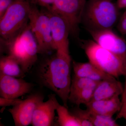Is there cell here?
Segmentation results:
<instances>
[{
    "instance_id": "cell-22",
    "label": "cell",
    "mask_w": 126,
    "mask_h": 126,
    "mask_svg": "<svg viewBox=\"0 0 126 126\" xmlns=\"http://www.w3.org/2000/svg\"><path fill=\"white\" fill-rule=\"evenodd\" d=\"M121 99V108L117 115L116 119L123 118L126 120V76L125 79L124 90L122 94Z\"/></svg>"
},
{
    "instance_id": "cell-25",
    "label": "cell",
    "mask_w": 126,
    "mask_h": 126,
    "mask_svg": "<svg viewBox=\"0 0 126 126\" xmlns=\"http://www.w3.org/2000/svg\"><path fill=\"white\" fill-rule=\"evenodd\" d=\"M31 4L39 5L44 8H50L55 0H27Z\"/></svg>"
},
{
    "instance_id": "cell-10",
    "label": "cell",
    "mask_w": 126,
    "mask_h": 126,
    "mask_svg": "<svg viewBox=\"0 0 126 126\" xmlns=\"http://www.w3.org/2000/svg\"><path fill=\"white\" fill-rule=\"evenodd\" d=\"M41 94H35L30 95L21 102L8 109L16 126H26L31 124L34 110L37 106L44 101Z\"/></svg>"
},
{
    "instance_id": "cell-21",
    "label": "cell",
    "mask_w": 126,
    "mask_h": 126,
    "mask_svg": "<svg viewBox=\"0 0 126 126\" xmlns=\"http://www.w3.org/2000/svg\"><path fill=\"white\" fill-rule=\"evenodd\" d=\"M70 112L75 117L81 126H93L92 123L89 120L88 110H82L79 107L73 109Z\"/></svg>"
},
{
    "instance_id": "cell-14",
    "label": "cell",
    "mask_w": 126,
    "mask_h": 126,
    "mask_svg": "<svg viewBox=\"0 0 126 126\" xmlns=\"http://www.w3.org/2000/svg\"><path fill=\"white\" fill-rule=\"evenodd\" d=\"M85 105L90 112L112 117L120 110L121 102L117 96L109 99L91 101Z\"/></svg>"
},
{
    "instance_id": "cell-5",
    "label": "cell",
    "mask_w": 126,
    "mask_h": 126,
    "mask_svg": "<svg viewBox=\"0 0 126 126\" xmlns=\"http://www.w3.org/2000/svg\"><path fill=\"white\" fill-rule=\"evenodd\" d=\"M83 46L89 62L116 78L126 76V65L121 59L100 46L94 40L84 42Z\"/></svg>"
},
{
    "instance_id": "cell-28",
    "label": "cell",
    "mask_w": 126,
    "mask_h": 126,
    "mask_svg": "<svg viewBox=\"0 0 126 126\" xmlns=\"http://www.w3.org/2000/svg\"><path fill=\"white\" fill-rule=\"evenodd\" d=\"M110 0L112 1V0Z\"/></svg>"
},
{
    "instance_id": "cell-18",
    "label": "cell",
    "mask_w": 126,
    "mask_h": 126,
    "mask_svg": "<svg viewBox=\"0 0 126 126\" xmlns=\"http://www.w3.org/2000/svg\"><path fill=\"white\" fill-rule=\"evenodd\" d=\"M95 88L96 87L84 88L74 92L70 93L68 101L78 107H79L81 104L86 105L91 101Z\"/></svg>"
},
{
    "instance_id": "cell-17",
    "label": "cell",
    "mask_w": 126,
    "mask_h": 126,
    "mask_svg": "<svg viewBox=\"0 0 126 126\" xmlns=\"http://www.w3.org/2000/svg\"><path fill=\"white\" fill-rule=\"evenodd\" d=\"M56 110L58 114L57 123L60 126H81L75 117L71 114L67 108L61 106L56 100Z\"/></svg>"
},
{
    "instance_id": "cell-4",
    "label": "cell",
    "mask_w": 126,
    "mask_h": 126,
    "mask_svg": "<svg viewBox=\"0 0 126 126\" xmlns=\"http://www.w3.org/2000/svg\"><path fill=\"white\" fill-rule=\"evenodd\" d=\"M31 4L27 0H16L0 18L1 42L10 41L29 24Z\"/></svg>"
},
{
    "instance_id": "cell-24",
    "label": "cell",
    "mask_w": 126,
    "mask_h": 126,
    "mask_svg": "<svg viewBox=\"0 0 126 126\" xmlns=\"http://www.w3.org/2000/svg\"><path fill=\"white\" fill-rule=\"evenodd\" d=\"M16 0H0V18L4 15L7 9Z\"/></svg>"
},
{
    "instance_id": "cell-11",
    "label": "cell",
    "mask_w": 126,
    "mask_h": 126,
    "mask_svg": "<svg viewBox=\"0 0 126 126\" xmlns=\"http://www.w3.org/2000/svg\"><path fill=\"white\" fill-rule=\"evenodd\" d=\"M33 84L22 78H15L0 72V95L9 99H15L31 92Z\"/></svg>"
},
{
    "instance_id": "cell-2",
    "label": "cell",
    "mask_w": 126,
    "mask_h": 126,
    "mask_svg": "<svg viewBox=\"0 0 126 126\" xmlns=\"http://www.w3.org/2000/svg\"><path fill=\"white\" fill-rule=\"evenodd\" d=\"M2 43L1 51L15 59L25 74L37 61L38 44L29 24L15 38L8 42Z\"/></svg>"
},
{
    "instance_id": "cell-1",
    "label": "cell",
    "mask_w": 126,
    "mask_h": 126,
    "mask_svg": "<svg viewBox=\"0 0 126 126\" xmlns=\"http://www.w3.org/2000/svg\"><path fill=\"white\" fill-rule=\"evenodd\" d=\"M71 62L69 54L56 51L42 63L38 72L42 84L57 94L66 107L72 82Z\"/></svg>"
},
{
    "instance_id": "cell-26",
    "label": "cell",
    "mask_w": 126,
    "mask_h": 126,
    "mask_svg": "<svg viewBox=\"0 0 126 126\" xmlns=\"http://www.w3.org/2000/svg\"><path fill=\"white\" fill-rule=\"evenodd\" d=\"M117 28L120 33L126 35V11L120 18L118 23Z\"/></svg>"
},
{
    "instance_id": "cell-23",
    "label": "cell",
    "mask_w": 126,
    "mask_h": 126,
    "mask_svg": "<svg viewBox=\"0 0 126 126\" xmlns=\"http://www.w3.org/2000/svg\"><path fill=\"white\" fill-rule=\"evenodd\" d=\"M23 101L19 98L9 99L1 97H0V106L6 107L7 106H16Z\"/></svg>"
},
{
    "instance_id": "cell-15",
    "label": "cell",
    "mask_w": 126,
    "mask_h": 126,
    "mask_svg": "<svg viewBox=\"0 0 126 126\" xmlns=\"http://www.w3.org/2000/svg\"><path fill=\"white\" fill-rule=\"evenodd\" d=\"M73 68L75 76L98 82L113 77L100 70L90 62L81 63L74 61Z\"/></svg>"
},
{
    "instance_id": "cell-6",
    "label": "cell",
    "mask_w": 126,
    "mask_h": 126,
    "mask_svg": "<svg viewBox=\"0 0 126 126\" xmlns=\"http://www.w3.org/2000/svg\"><path fill=\"white\" fill-rule=\"evenodd\" d=\"M29 24L37 41L38 54H46L56 50L49 18L43 9L40 10L36 5L31 4Z\"/></svg>"
},
{
    "instance_id": "cell-20",
    "label": "cell",
    "mask_w": 126,
    "mask_h": 126,
    "mask_svg": "<svg viewBox=\"0 0 126 126\" xmlns=\"http://www.w3.org/2000/svg\"><path fill=\"white\" fill-rule=\"evenodd\" d=\"M99 82L87 78L77 77L74 75L72 79L70 93L74 92L84 88L96 87Z\"/></svg>"
},
{
    "instance_id": "cell-27",
    "label": "cell",
    "mask_w": 126,
    "mask_h": 126,
    "mask_svg": "<svg viewBox=\"0 0 126 126\" xmlns=\"http://www.w3.org/2000/svg\"><path fill=\"white\" fill-rule=\"evenodd\" d=\"M116 5L119 9L126 8V0H117Z\"/></svg>"
},
{
    "instance_id": "cell-8",
    "label": "cell",
    "mask_w": 126,
    "mask_h": 126,
    "mask_svg": "<svg viewBox=\"0 0 126 126\" xmlns=\"http://www.w3.org/2000/svg\"><path fill=\"white\" fill-rule=\"evenodd\" d=\"M43 8L49 18L52 38L56 51L69 54L68 39L70 33L69 25L60 15L50 9Z\"/></svg>"
},
{
    "instance_id": "cell-16",
    "label": "cell",
    "mask_w": 126,
    "mask_h": 126,
    "mask_svg": "<svg viewBox=\"0 0 126 126\" xmlns=\"http://www.w3.org/2000/svg\"><path fill=\"white\" fill-rule=\"evenodd\" d=\"M0 72L6 75L19 78L25 77V73L19 63L9 55L1 57Z\"/></svg>"
},
{
    "instance_id": "cell-13",
    "label": "cell",
    "mask_w": 126,
    "mask_h": 126,
    "mask_svg": "<svg viewBox=\"0 0 126 126\" xmlns=\"http://www.w3.org/2000/svg\"><path fill=\"white\" fill-rule=\"evenodd\" d=\"M123 87L116 78L111 77L99 81L94 89L91 101L109 99L121 95Z\"/></svg>"
},
{
    "instance_id": "cell-19",
    "label": "cell",
    "mask_w": 126,
    "mask_h": 126,
    "mask_svg": "<svg viewBox=\"0 0 126 126\" xmlns=\"http://www.w3.org/2000/svg\"><path fill=\"white\" fill-rule=\"evenodd\" d=\"M88 111L89 120L92 123L93 126H120L112 117L95 114Z\"/></svg>"
},
{
    "instance_id": "cell-3",
    "label": "cell",
    "mask_w": 126,
    "mask_h": 126,
    "mask_svg": "<svg viewBox=\"0 0 126 126\" xmlns=\"http://www.w3.org/2000/svg\"><path fill=\"white\" fill-rule=\"evenodd\" d=\"M118 9L110 0H88L81 23L88 31L112 30L118 20Z\"/></svg>"
},
{
    "instance_id": "cell-12",
    "label": "cell",
    "mask_w": 126,
    "mask_h": 126,
    "mask_svg": "<svg viewBox=\"0 0 126 126\" xmlns=\"http://www.w3.org/2000/svg\"><path fill=\"white\" fill-rule=\"evenodd\" d=\"M47 101L42 102L34 110L31 124L33 126H53L56 110V95L50 94Z\"/></svg>"
},
{
    "instance_id": "cell-7",
    "label": "cell",
    "mask_w": 126,
    "mask_h": 126,
    "mask_svg": "<svg viewBox=\"0 0 126 126\" xmlns=\"http://www.w3.org/2000/svg\"><path fill=\"white\" fill-rule=\"evenodd\" d=\"M88 0H55L50 8L64 18L69 25L71 33L77 34Z\"/></svg>"
},
{
    "instance_id": "cell-9",
    "label": "cell",
    "mask_w": 126,
    "mask_h": 126,
    "mask_svg": "<svg viewBox=\"0 0 126 126\" xmlns=\"http://www.w3.org/2000/svg\"><path fill=\"white\" fill-rule=\"evenodd\" d=\"M94 40L117 55L126 65V42L111 29L88 31Z\"/></svg>"
}]
</instances>
